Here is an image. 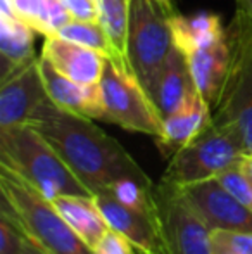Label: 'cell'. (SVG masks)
Masks as SVG:
<instances>
[{
    "mask_svg": "<svg viewBox=\"0 0 252 254\" xmlns=\"http://www.w3.org/2000/svg\"><path fill=\"white\" fill-rule=\"evenodd\" d=\"M169 12L155 0H131L128 61L140 85L149 90L175 47Z\"/></svg>",
    "mask_w": 252,
    "mask_h": 254,
    "instance_id": "cell-6",
    "label": "cell"
},
{
    "mask_svg": "<svg viewBox=\"0 0 252 254\" xmlns=\"http://www.w3.org/2000/svg\"><path fill=\"white\" fill-rule=\"evenodd\" d=\"M154 195L164 254H214L211 228L195 214L176 189L159 182V185H154Z\"/></svg>",
    "mask_w": 252,
    "mask_h": 254,
    "instance_id": "cell-8",
    "label": "cell"
},
{
    "mask_svg": "<svg viewBox=\"0 0 252 254\" xmlns=\"http://www.w3.org/2000/svg\"><path fill=\"white\" fill-rule=\"evenodd\" d=\"M237 3V10L242 12L252 24V0H235Z\"/></svg>",
    "mask_w": 252,
    "mask_h": 254,
    "instance_id": "cell-29",
    "label": "cell"
},
{
    "mask_svg": "<svg viewBox=\"0 0 252 254\" xmlns=\"http://www.w3.org/2000/svg\"><path fill=\"white\" fill-rule=\"evenodd\" d=\"M40 73L50 102L67 113L87 116L90 120H104V101L101 83L94 87L76 83L59 73L44 56H40Z\"/></svg>",
    "mask_w": 252,
    "mask_h": 254,
    "instance_id": "cell-13",
    "label": "cell"
},
{
    "mask_svg": "<svg viewBox=\"0 0 252 254\" xmlns=\"http://www.w3.org/2000/svg\"><path fill=\"white\" fill-rule=\"evenodd\" d=\"M74 21H99V3L95 0H62Z\"/></svg>",
    "mask_w": 252,
    "mask_h": 254,
    "instance_id": "cell-28",
    "label": "cell"
},
{
    "mask_svg": "<svg viewBox=\"0 0 252 254\" xmlns=\"http://www.w3.org/2000/svg\"><path fill=\"white\" fill-rule=\"evenodd\" d=\"M212 251H214V254H237V253H233L232 249H228L226 246L219 244V242H216V241H212Z\"/></svg>",
    "mask_w": 252,
    "mask_h": 254,
    "instance_id": "cell-32",
    "label": "cell"
},
{
    "mask_svg": "<svg viewBox=\"0 0 252 254\" xmlns=\"http://www.w3.org/2000/svg\"><path fill=\"white\" fill-rule=\"evenodd\" d=\"M155 2H159L162 7H166V9H168L169 12H175V5H173V0H155Z\"/></svg>",
    "mask_w": 252,
    "mask_h": 254,
    "instance_id": "cell-33",
    "label": "cell"
},
{
    "mask_svg": "<svg viewBox=\"0 0 252 254\" xmlns=\"http://www.w3.org/2000/svg\"><path fill=\"white\" fill-rule=\"evenodd\" d=\"M50 101L40 73V56L17 67L0 85V130L28 123L35 113Z\"/></svg>",
    "mask_w": 252,
    "mask_h": 254,
    "instance_id": "cell-10",
    "label": "cell"
},
{
    "mask_svg": "<svg viewBox=\"0 0 252 254\" xmlns=\"http://www.w3.org/2000/svg\"><path fill=\"white\" fill-rule=\"evenodd\" d=\"M246 156L232 128L211 121L207 128L168 159L161 184L173 189L216 178Z\"/></svg>",
    "mask_w": 252,
    "mask_h": 254,
    "instance_id": "cell-5",
    "label": "cell"
},
{
    "mask_svg": "<svg viewBox=\"0 0 252 254\" xmlns=\"http://www.w3.org/2000/svg\"><path fill=\"white\" fill-rule=\"evenodd\" d=\"M216 180L246 207H249L252 211V182L247 178V175L244 173L240 161L235 164H232L230 168H226L223 173H219L216 177Z\"/></svg>",
    "mask_w": 252,
    "mask_h": 254,
    "instance_id": "cell-24",
    "label": "cell"
},
{
    "mask_svg": "<svg viewBox=\"0 0 252 254\" xmlns=\"http://www.w3.org/2000/svg\"><path fill=\"white\" fill-rule=\"evenodd\" d=\"M195 92L187 56L175 45L147 94L164 120L178 111Z\"/></svg>",
    "mask_w": 252,
    "mask_h": 254,
    "instance_id": "cell-16",
    "label": "cell"
},
{
    "mask_svg": "<svg viewBox=\"0 0 252 254\" xmlns=\"http://www.w3.org/2000/svg\"><path fill=\"white\" fill-rule=\"evenodd\" d=\"M35 31L10 14L0 12V54H2V78L33 61Z\"/></svg>",
    "mask_w": 252,
    "mask_h": 254,
    "instance_id": "cell-19",
    "label": "cell"
},
{
    "mask_svg": "<svg viewBox=\"0 0 252 254\" xmlns=\"http://www.w3.org/2000/svg\"><path fill=\"white\" fill-rule=\"evenodd\" d=\"M52 202L71 230L90 251H94L99 241L109 230L107 221L102 216L94 195H59Z\"/></svg>",
    "mask_w": 252,
    "mask_h": 254,
    "instance_id": "cell-17",
    "label": "cell"
},
{
    "mask_svg": "<svg viewBox=\"0 0 252 254\" xmlns=\"http://www.w3.org/2000/svg\"><path fill=\"white\" fill-rule=\"evenodd\" d=\"M99 23L104 26L116 52L123 61H128V31H130L131 0H101Z\"/></svg>",
    "mask_w": 252,
    "mask_h": 254,
    "instance_id": "cell-21",
    "label": "cell"
},
{
    "mask_svg": "<svg viewBox=\"0 0 252 254\" xmlns=\"http://www.w3.org/2000/svg\"><path fill=\"white\" fill-rule=\"evenodd\" d=\"M107 194H111L116 201L125 204L128 207L140 211H149L154 213L157 211V202L154 195V185H145L142 182L131 180V178H123L114 184H111L107 189H104Z\"/></svg>",
    "mask_w": 252,
    "mask_h": 254,
    "instance_id": "cell-23",
    "label": "cell"
},
{
    "mask_svg": "<svg viewBox=\"0 0 252 254\" xmlns=\"http://www.w3.org/2000/svg\"><path fill=\"white\" fill-rule=\"evenodd\" d=\"M19 254H49V253H45L44 249H40L38 246H35L33 242H31L30 239H28L26 246H24V249Z\"/></svg>",
    "mask_w": 252,
    "mask_h": 254,
    "instance_id": "cell-31",
    "label": "cell"
},
{
    "mask_svg": "<svg viewBox=\"0 0 252 254\" xmlns=\"http://www.w3.org/2000/svg\"><path fill=\"white\" fill-rule=\"evenodd\" d=\"M135 251H137L135 246L131 244L126 237H123L121 234H118L116 230L109 228L92 253L94 254H135Z\"/></svg>",
    "mask_w": 252,
    "mask_h": 254,
    "instance_id": "cell-27",
    "label": "cell"
},
{
    "mask_svg": "<svg viewBox=\"0 0 252 254\" xmlns=\"http://www.w3.org/2000/svg\"><path fill=\"white\" fill-rule=\"evenodd\" d=\"M0 166L9 168L50 201L59 195H94L50 142L28 123L0 130Z\"/></svg>",
    "mask_w": 252,
    "mask_h": 254,
    "instance_id": "cell-2",
    "label": "cell"
},
{
    "mask_svg": "<svg viewBox=\"0 0 252 254\" xmlns=\"http://www.w3.org/2000/svg\"><path fill=\"white\" fill-rule=\"evenodd\" d=\"M28 125L50 142L69 170L94 195L123 178L154 185L131 154L90 118L67 113L47 101Z\"/></svg>",
    "mask_w": 252,
    "mask_h": 254,
    "instance_id": "cell-1",
    "label": "cell"
},
{
    "mask_svg": "<svg viewBox=\"0 0 252 254\" xmlns=\"http://www.w3.org/2000/svg\"><path fill=\"white\" fill-rule=\"evenodd\" d=\"M212 121V107L195 92L173 114L162 120V131L155 140L162 157H171L176 151L201 135Z\"/></svg>",
    "mask_w": 252,
    "mask_h": 254,
    "instance_id": "cell-15",
    "label": "cell"
},
{
    "mask_svg": "<svg viewBox=\"0 0 252 254\" xmlns=\"http://www.w3.org/2000/svg\"><path fill=\"white\" fill-rule=\"evenodd\" d=\"M173 42L183 54H190L202 47L214 44L226 35L221 17L212 12H199L194 16H182L173 12L169 16Z\"/></svg>",
    "mask_w": 252,
    "mask_h": 254,
    "instance_id": "cell-18",
    "label": "cell"
},
{
    "mask_svg": "<svg viewBox=\"0 0 252 254\" xmlns=\"http://www.w3.org/2000/svg\"><path fill=\"white\" fill-rule=\"evenodd\" d=\"M97 206L101 207L102 216L105 218L109 228L126 237L142 254H164L161 221L159 213H149L128 207L116 201L111 194L101 190L94 195Z\"/></svg>",
    "mask_w": 252,
    "mask_h": 254,
    "instance_id": "cell-11",
    "label": "cell"
},
{
    "mask_svg": "<svg viewBox=\"0 0 252 254\" xmlns=\"http://www.w3.org/2000/svg\"><path fill=\"white\" fill-rule=\"evenodd\" d=\"M176 190L211 232H252V211L237 201L216 178L185 185Z\"/></svg>",
    "mask_w": 252,
    "mask_h": 254,
    "instance_id": "cell-9",
    "label": "cell"
},
{
    "mask_svg": "<svg viewBox=\"0 0 252 254\" xmlns=\"http://www.w3.org/2000/svg\"><path fill=\"white\" fill-rule=\"evenodd\" d=\"M228 30L230 71L212 121L232 128L246 154L252 152V24L242 12L235 10Z\"/></svg>",
    "mask_w": 252,
    "mask_h": 254,
    "instance_id": "cell-4",
    "label": "cell"
},
{
    "mask_svg": "<svg viewBox=\"0 0 252 254\" xmlns=\"http://www.w3.org/2000/svg\"><path fill=\"white\" fill-rule=\"evenodd\" d=\"M95 2H97V3H99V2H101V0H95Z\"/></svg>",
    "mask_w": 252,
    "mask_h": 254,
    "instance_id": "cell-34",
    "label": "cell"
},
{
    "mask_svg": "<svg viewBox=\"0 0 252 254\" xmlns=\"http://www.w3.org/2000/svg\"><path fill=\"white\" fill-rule=\"evenodd\" d=\"M0 213L9 216L28 239L45 253L94 254L71 230L50 199L5 166H0Z\"/></svg>",
    "mask_w": 252,
    "mask_h": 254,
    "instance_id": "cell-3",
    "label": "cell"
},
{
    "mask_svg": "<svg viewBox=\"0 0 252 254\" xmlns=\"http://www.w3.org/2000/svg\"><path fill=\"white\" fill-rule=\"evenodd\" d=\"M0 12L10 14L35 33L50 37V0H2Z\"/></svg>",
    "mask_w": 252,
    "mask_h": 254,
    "instance_id": "cell-22",
    "label": "cell"
},
{
    "mask_svg": "<svg viewBox=\"0 0 252 254\" xmlns=\"http://www.w3.org/2000/svg\"><path fill=\"white\" fill-rule=\"evenodd\" d=\"M44 38L40 56H44L59 73L87 87L101 83L105 64H107V59L101 52L64 40L57 35Z\"/></svg>",
    "mask_w": 252,
    "mask_h": 254,
    "instance_id": "cell-12",
    "label": "cell"
},
{
    "mask_svg": "<svg viewBox=\"0 0 252 254\" xmlns=\"http://www.w3.org/2000/svg\"><path fill=\"white\" fill-rule=\"evenodd\" d=\"M55 35L64 38V40H69V42H74V44L83 45V47L94 49V51L101 52L107 61H111L112 64H116L119 69L126 71V73H133L130 64H128L126 61H123L121 57H119V54L116 52L111 38L107 37L104 26H102L99 21L71 19L69 23L64 24Z\"/></svg>",
    "mask_w": 252,
    "mask_h": 254,
    "instance_id": "cell-20",
    "label": "cell"
},
{
    "mask_svg": "<svg viewBox=\"0 0 252 254\" xmlns=\"http://www.w3.org/2000/svg\"><path fill=\"white\" fill-rule=\"evenodd\" d=\"M26 242L28 237L19 227L9 216L0 213V254H19Z\"/></svg>",
    "mask_w": 252,
    "mask_h": 254,
    "instance_id": "cell-25",
    "label": "cell"
},
{
    "mask_svg": "<svg viewBox=\"0 0 252 254\" xmlns=\"http://www.w3.org/2000/svg\"><path fill=\"white\" fill-rule=\"evenodd\" d=\"M187 61H189L195 90L214 109L225 88L230 71V61H232L228 30L225 37L216 40L214 44L187 54Z\"/></svg>",
    "mask_w": 252,
    "mask_h": 254,
    "instance_id": "cell-14",
    "label": "cell"
},
{
    "mask_svg": "<svg viewBox=\"0 0 252 254\" xmlns=\"http://www.w3.org/2000/svg\"><path fill=\"white\" fill-rule=\"evenodd\" d=\"M212 241L226 246L237 254H252V232L212 230Z\"/></svg>",
    "mask_w": 252,
    "mask_h": 254,
    "instance_id": "cell-26",
    "label": "cell"
},
{
    "mask_svg": "<svg viewBox=\"0 0 252 254\" xmlns=\"http://www.w3.org/2000/svg\"><path fill=\"white\" fill-rule=\"evenodd\" d=\"M101 92L104 101L102 121L154 138L161 135L162 116L133 73H126L107 61L101 80Z\"/></svg>",
    "mask_w": 252,
    "mask_h": 254,
    "instance_id": "cell-7",
    "label": "cell"
},
{
    "mask_svg": "<svg viewBox=\"0 0 252 254\" xmlns=\"http://www.w3.org/2000/svg\"><path fill=\"white\" fill-rule=\"evenodd\" d=\"M240 166H242L244 173L247 175V178L252 182V152L251 154H246V156L240 159Z\"/></svg>",
    "mask_w": 252,
    "mask_h": 254,
    "instance_id": "cell-30",
    "label": "cell"
}]
</instances>
